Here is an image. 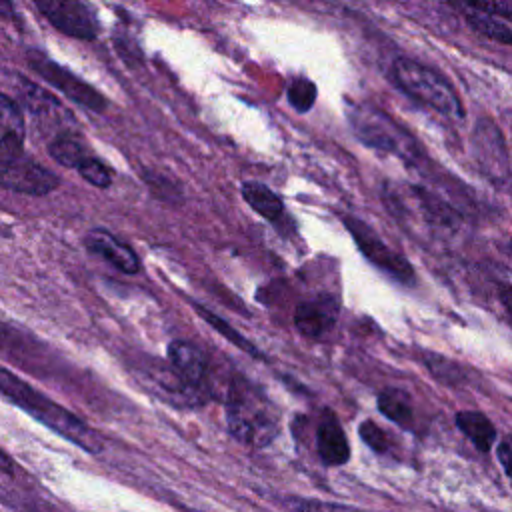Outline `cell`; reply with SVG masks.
Instances as JSON below:
<instances>
[{
    "label": "cell",
    "mask_w": 512,
    "mask_h": 512,
    "mask_svg": "<svg viewBox=\"0 0 512 512\" xmlns=\"http://www.w3.org/2000/svg\"><path fill=\"white\" fill-rule=\"evenodd\" d=\"M2 140H0V160L2 164L12 162L14 158L22 156V144H24V120L16 106V102L2 94Z\"/></svg>",
    "instance_id": "5bb4252c"
},
{
    "label": "cell",
    "mask_w": 512,
    "mask_h": 512,
    "mask_svg": "<svg viewBox=\"0 0 512 512\" xmlns=\"http://www.w3.org/2000/svg\"><path fill=\"white\" fill-rule=\"evenodd\" d=\"M348 118L356 130V134L368 146H376L380 150L394 152V154L406 156V158L414 156L416 146H414L412 138L380 110H376L372 106L352 104Z\"/></svg>",
    "instance_id": "277c9868"
},
{
    "label": "cell",
    "mask_w": 512,
    "mask_h": 512,
    "mask_svg": "<svg viewBox=\"0 0 512 512\" xmlns=\"http://www.w3.org/2000/svg\"><path fill=\"white\" fill-rule=\"evenodd\" d=\"M456 426L458 430L480 450V452H488L492 442L496 440V428L494 424L476 410H460L456 412Z\"/></svg>",
    "instance_id": "2e32d148"
},
{
    "label": "cell",
    "mask_w": 512,
    "mask_h": 512,
    "mask_svg": "<svg viewBox=\"0 0 512 512\" xmlns=\"http://www.w3.org/2000/svg\"><path fill=\"white\" fill-rule=\"evenodd\" d=\"M58 184L60 180L54 172L46 170L24 154L14 158L12 162L2 164V186L6 190L28 196H44L58 188Z\"/></svg>",
    "instance_id": "ba28073f"
},
{
    "label": "cell",
    "mask_w": 512,
    "mask_h": 512,
    "mask_svg": "<svg viewBox=\"0 0 512 512\" xmlns=\"http://www.w3.org/2000/svg\"><path fill=\"white\" fill-rule=\"evenodd\" d=\"M346 228L350 230L356 246L360 248V252L364 254L366 260H370L378 270H382L384 274H388L390 278L402 282V284H412L414 282V270L410 266V262L394 252L388 244H384L378 234L366 226L364 222L356 220V218H344Z\"/></svg>",
    "instance_id": "8992f818"
},
{
    "label": "cell",
    "mask_w": 512,
    "mask_h": 512,
    "mask_svg": "<svg viewBox=\"0 0 512 512\" xmlns=\"http://www.w3.org/2000/svg\"><path fill=\"white\" fill-rule=\"evenodd\" d=\"M478 34L512 46V0H446Z\"/></svg>",
    "instance_id": "5b68a950"
},
{
    "label": "cell",
    "mask_w": 512,
    "mask_h": 512,
    "mask_svg": "<svg viewBox=\"0 0 512 512\" xmlns=\"http://www.w3.org/2000/svg\"><path fill=\"white\" fill-rule=\"evenodd\" d=\"M498 296H500V302L512 322V286L510 284H500L498 286Z\"/></svg>",
    "instance_id": "484cf974"
},
{
    "label": "cell",
    "mask_w": 512,
    "mask_h": 512,
    "mask_svg": "<svg viewBox=\"0 0 512 512\" xmlns=\"http://www.w3.org/2000/svg\"><path fill=\"white\" fill-rule=\"evenodd\" d=\"M358 434L364 440V444H368L374 452L382 454V452H386L390 448L386 432L374 420H364L360 424V428H358Z\"/></svg>",
    "instance_id": "cb8c5ba5"
},
{
    "label": "cell",
    "mask_w": 512,
    "mask_h": 512,
    "mask_svg": "<svg viewBox=\"0 0 512 512\" xmlns=\"http://www.w3.org/2000/svg\"><path fill=\"white\" fill-rule=\"evenodd\" d=\"M424 362H426L428 370L434 374V378H438L444 384H458L462 380L460 368L452 360H448V358L430 354L428 360H424Z\"/></svg>",
    "instance_id": "603a6c76"
},
{
    "label": "cell",
    "mask_w": 512,
    "mask_h": 512,
    "mask_svg": "<svg viewBox=\"0 0 512 512\" xmlns=\"http://www.w3.org/2000/svg\"><path fill=\"white\" fill-rule=\"evenodd\" d=\"M498 460L506 472V476L512 480V436H504L498 444Z\"/></svg>",
    "instance_id": "d4e9b609"
},
{
    "label": "cell",
    "mask_w": 512,
    "mask_h": 512,
    "mask_svg": "<svg viewBox=\"0 0 512 512\" xmlns=\"http://www.w3.org/2000/svg\"><path fill=\"white\" fill-rule=\"evenodd\" d=\"M376 406L388 420H392L402 428H410L414 422L410 396L400 388H392V386L384 388L376 398Z\"/></svg>",
    "instance_id": "e0dca14e"
},
{
    "label": "cell",
    "mask_w": 512,
    "mask_h": 512,
    "mask_svg": "<svg viewBox=\"0 0 512 512\" xmlns=\"http://www.w3.org/2000/svg\"><path fill=\"white\" fill-rule=\"evenodd\" d=\"M168 362L182 376V380L192 386L200 396L206 392L208 378V362L206 354L188 340H172L168 344Z\"/></svg>",
    "instance_id": "8fae6325"
},
{
    "label": "cell",
    "mask_w": 512,
    "mask_h": 512,
    "mask_svg": "<svg viewBox=\"0 0 512 512\" xmlns=\"http://www.w3.org/2000/svg\"><path fill=\"white\" fill-rule=\"evenodd\" d=\"M240 192L246 204L268 222H278L284 216L282 198L262 182H244Z\"/></svg>",
    "instance_id": "9a60e30c"
},
{
    "label": "cell",
    "mask_w": 512,
    "mask_h": 512,
    "mask_svg": "<svg viewBox=\"0 0 512 512\" xmlns=\"http://www.w3.org/2000/svg\"><path fill=\"white\" fill-rule=\"evenodd\" d=\"M30 64L34 66V70L44 76L52 86H56L58 90H62L66 96H70L72 100L80 102L82 106L90 108V110H102L106 106V100L88 84H84L82 80H78L74 74H70L68 70L60 68L58 64H54L52 60H46L44 56L32 52L30 54Z\"/></svg>",
    "instance_id": "9c48e42d"
},
{
    "label": "cell",
    "mask_w": 512,
    "mask_h": 512,
    "mask_svg": "<svg viewBox=\"0 0 512 512\" xmlns=\"http://www.w3.org/2000/svg\"><path fill=\"white\" fill-rule=\"evenodd\" d=\"M48 152L50 156L68 168H78L88 156V146L84 144V140L74 134V132H60L50 144H48Z\"/></svg>",
    "instance_id": "ac0fdd59"
},
{
    "label": "cell",
    "mask_w": 512,
    "mask_h": 512,
    "mask_svg": "<svg viewBox=\"0 0 512 512\" xmlns=\"http://www.w3.org/2000/svg\"><path fill=\"white\" fill-rule=\"evenodd\" d=\"M226 424L236 440L252 448L268 446L280 432L272 402L242 374L232 376L228 382Z\"/></svg>",
    "instance_id": "7a4b0ae2"
},
{
    "label": "cell",
    "mask_w": 512,
    "mask_h": 512,
    "mask_svg": "<svg viewBox=\"0 0 512 512\" xmlns=\"http://www.w3.org/2000/svg\"><path fill=\"white\" fill-rule=\"evenodd\" d=\"M44 18L60 32L92 40L98 34V24L84 0H34Z\"/></svg>",
    "instance_id": "52a82bcc"
},
{
    "label": "cell",
    "mask_w": 512,
    "mask_h": 512,
    "mask_svg": "<svg viewBox=\"0 0 512 512\" xmlns=\"http://www.w3.org/2000/svg\"><path fill=\"white\" fill-rule=\"evenodd\" d=\"M284 504L290 512H366V510L346 506V504L324 502V500H314V498H300V496H288L284 500Z\"/></svg>",
    "instance_id": "ffe728a7"
},
{
    "label": "cell",
    "mask_w": 512,
    "mask_h": 512,
    "mask_svg": "<svg viewBox=\"0 0 512 512\" xmlns=\"http://www.w3.org/2000/svg\"><path fill=\"white\" fill-rule=\"evenodd\" d=\"M0 390L8 402L22 408L26 414H30L34 420H38L64 440L80 446L90 454H100L104 450L100 434L94 432L82 418L54 402L40 390L32 388L8 368H2L0 372Z\"/></svg>",
    "instance_id": "6da1fadb"
},
{
    "label": "cell",
    "mask_w": 512,
    "mask_h": 512,
    "mask_svg": "<svg viewBox=\"0 0 512 512\" xmlns=\"http://www.w3.org/2000/svg\"><path fill=\"white\" fill-rule=\"evenodd\" d=\"M314 96H316V90H314V84L306 78H294L288 86V100L294 108L298 110H308L312 104H314Z\"/></svg>",
    "instance_id": "7402d4cb"
},
{
    "label": "cell",
    "mask_w": 512,
    "mask_h": 512,
    "mask_svg": "<svg viewBox=\"0 0 512 512\" xmlns=\"http://www.w3.org/2000/svg\"><path fill=\"white\" fill-rule=\"evenodd\" d=\"M392 78L404 94L418 100L420 104L448 118L464 116V106L458 98V92L434 68L412 58H398L392 64Z\"/></svg>",
    "instance_id": "3957f363"
},
{
    "label": "cell",
    "mask_w": 512,
    "mask_h": 512,
    "mask_svg": "<svg viewBox=\"0 0 512 512\" xmlns=\"http://www.w3.org/2000/svg\"><path fill=\"white\" fill-rule=\"evenodd\" d=\"M192 306H194V310L198 312V316H200L202 320H206L218 334H222V336H224L226 340H230L234 346L242 348L246 354H250V356H254V358H264V354H262L248 338H244L240 332H236L226 320H222L220 316H216L212 310L204 308V306L198 304V302H192Z\"/></svg>",
    "instance_id": "d6986e66"
},
{
    "label": "cell",
    "mask_w": 512,
    "mask_h": 512,
    "mask_svg": "<svg viewBox=\"0 0 512 512\" xmlns=\"http://www.w3.org/2000/svg\"><path fill=\"white\" fill-rule=\"evenodd\" d=\"M76 170L86 182H90L96 188H108L112 184V172L104 162H100L94 156H88Z\"/></svg>",
    "instance_id": "44dd1931"
},
{
    "label": "cell",
    "mask_w": 512,
    "mask_h": 512,
    "mask_svg": "<svg viewBox=\"0 0 512 512\" xmlns=\"http://www.w3.org/2000/svg\"><path fill=\"white\" fill-rule=\"evenodd\" d=\"M338 318V304L332 296L324 294L314 300H304L294 310V326L306 338H322Z\"/></svg>",
    "instance_id": "7c38bea8"
},
{
    "label": "cell",
    "mask_w": 512,
    "mask_h": 512,
    "mask_svg": "<svg viewBox=\"0 0 512 512\" xmlns=\"http://www.w3.org/2000/svg\"><path fill=\"white\" fill-rule=\"evenodd\" d=\"M316 448L324 466H344L350 460L346 432L332 410H324L316 430Z\"/></svg>",
    "instance_id": "4fadbf2b"
},
{
    "label": "cell",
    "mask_w": 512,
    "mask_h": 512,
    "mask_svg": "<svg viewBox=\"0 0 512 512\" xmlns=\"http://www.w3.org/2000/svg\"><path fill=\"white\" fill-rule=\"evenodd\" d=\"M84 246L90 254L100 256L102 260H106L124 274H136L140 270V260L136 252L104 228H92L84 238Z\"/></svg>",
    "instance_id": "30bf717a"
}]
</instances>
